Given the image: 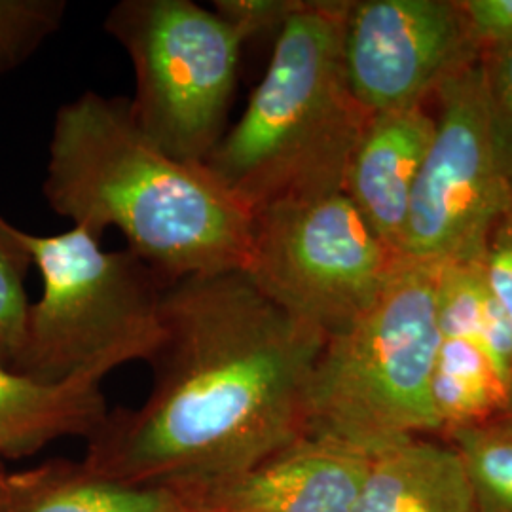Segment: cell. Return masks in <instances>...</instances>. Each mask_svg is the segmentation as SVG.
<instances>
[{
	"label": "cell",
	"instance_id": "52a82bcc",
	"mask_svg": "<svg viewBox=\"0 0 512 512\" xmlns=\"http://www.w3.org/2000/svg\"><path fill=\"white\" fill-rule=\"evenodd\" d=\"M403 262L336 190L255 213L243 274L279 310L329 338L376 302Z\"/></svg>",
	"mask_w": 512,
	"mask_h": 512
},
{
	"label": "cell",
	"instance_id": "d6986e66",
	"mask_svg": "<svg viewBox=\"0 0 512 512\" xmlns=\"http://www.w3.org/2000/svg\"><path fill=\"white\" fill-rule=\"evenodd\" d=\"M495 143L512 194V44L482 55Z\"/></svg>",
	"mask_w": 512,
	"mask_h": 512
},
{
	"label": "cell",
	"instance_id": "9c48e42d",
	"mask_svg": "<svg viewBox=\"0 0 512 512\" xmlns=\"http://www.w3.org/2000/svg\"><path fill=\"white\" fill-rule=\"evenodd\" d=\"M342 55L349 90L368 116L423 105L482 57L456 0L348 2Z\"/></svg>",
	"mask_w": 512,
	"mask_h": 512
},
{
	"label": "cell",
	"instance_id": "3957f363",
	"mask_svg": "<svg viewBox=\"0 0 512 512\" xmlns=\"http://www.w3.org/2000/svg\"><path fill=\"white\" fill-rule=\"evenodd\" d=\"M346 0H298L238 122L205 160L251 215L342 190L370 116L349 90Z\"/></svg>",
	"mask_w": 512,
	"mask_h": 512
},
{
	"label": "cell",
	"instance_id": "8fae6325",
	"mask_svg": "<svg viewBox=\"0 0 512 512\" xmlns=\"http://www.w3.org/2000/svg\"><path fill=\"white\" fill-rule=\"evenodd\" d=\"M433 133L435 118L423 105L370 116L346 169L342 190L374 234L399 256Z\"/></svg>",
	"mask_w": 512,
	"mask_h": 512
},
{
	"label": "cell",
	"instance_id": "603a6c76",
	"mask_svg": "<svg viewBox=\"0 0 512 512\" xmlns=\"http://www.w3.org/2000/svg\"><path fill=\"white\" fill-rule=\"evenodd\" d=\"M499 418L512 423V376L511 382H509V391H507V406H505V412Z\"/></svg>",
	"mask_w": 512,
	"mask_h": 512
},
{
	"label": "cell",
	"instance_id": "5b68a950",
	"mask_svg": "<svg viewBox=\"0 0 512 512\" xmlns=\"http://www.w3.org/2000/svg\"><path fill=\"white\" fill-rule=\"evenodd\" d=\"M42 277L29 308L25 346L14 370L57 382L105 376L131 361H150L164 340L167 281L126 249L109 251L84 226L52 236L19 230Z\"/></svg>",
	"mask_w": 512,
	"mask_h": 512
},
{
	"label": "cell",
	"instance_id": "2e32d148",
	"mask_svg": "<svg viewBox=\"0 0 512 512\" xmlns=\"http://www.w3.org/2000/svg\"><path fill=\"white\" fill-rule=\"evenodd\" d=\"M448 433L471 480L476 511L512 512V423L495 418Z\"/></svg>",
	"mask_w": 512,
	"mask_h": 512
},
{
	"label": "cell",
	"instance_id": "44dd1931",
	"mask_svg": "<svg viewBox=\"0 0 512 512\" xmlns=\"http://www.w3.org/2000/svg\"><path fill=\"white\" fill-rule=\"evenodd\" d=\"M476 260L488 291L512 327V205L492 226Z\"/></svg>",
	"mask_w": 512,
	"mask_h": 512
},
{
	"label": "cell",
	"instance_id": "9a60e30c",
	"mask_svg": "<svg viewBox=\"0 0 512 512\" xmlns=\"http://www.w3.org/2000/svg\"><path fill=\"white\" fill-rule=\"evenodd\" d=\"M431 395L442 431L495 420L507 406V385L484 349L452 336H440Z\"/></svg>",
	"mask_w": 512,
	"mask_h": 512
},
{
	"label": "cell",
	"instance_id": "5bb4252c",
	"mask_svg": "<svg viewBox=\"0 0 512 512\" xmlns=\"http://www.w3.org/2000/svg\"><path fill=\"white\" fill-rule=\"evenodd\" d=\"M183 497L167 488L129 486L80 469H54L8 478L0 512H184Z\"/></svg>",
	"mask_w": 512,
	"mask_h": 512
},
{
	"label": "cell",
	"instance_id": "ac0fdd59",
	"mask_svg": "<svg viewBox=\"0 0 512 512\" xmlns=\"http://www.w3.org/2000/svg\"><path fill=\"white\" fill-rule=\"evenodd\" d=\"M65 12V0H0V74L35 54L59 29Z\"/></svg>",
	"mask_w": 512,
	"mask_h": 512
},
{
	"label": "cell",
	"instance_id": "ffe728a7",
	"mask_svg": "<svg viewBox=\"0 0 512 512\" xmlns=\"http://www.w3.org/2000/svg\"><path fill=\"white\" fill-rule=\"evenodd\" d=\"M298 0H215L213 10L249 44L256 38L279 35Z\"/></svg>",
	"mask_w": 512,
	"mask_h": 512
},
{
	"label": "cell",
	"instance_id": "8992f818",
	"mask_svg": "<svg viewBox=\"0 0 512 512\" xmlns=\"http://www.w3.org/2000/svg\"><path fill=\"white\" fill-rule=\"evenodd\" d=\"M105 31L131 59L139 128L173 158L205 164L228 131L245 48L238 33L194 0H122Z\"/></svg>",
	"mask_w": 512,
	"mask_h": 512
},
{
	"label": "cell",
	"instance_id": "4fadbf2b",
	"mask_svg": "<svg viewBox=\"0 0 512 512\" xmlns=\"http://www.w3.org/2000/svg\"><path fill=\"white\" fill-rule=\"evenodd\" d=\"M353 512H478L454 446L412 439L370 459Z\"/></svg>",
	"mask_w": 512,
	"mask_h": 512
},
{
	"label": "cell",
	"instance_id": "7c38bea8",
	"mask_svg": "<svg viewBox=\"0 0 512 512\" xmlns=\"http://www.w3.org/2000/svg\"><path fill=\"white\" fill-rule=\"evenodd\" d=\"M103 380H38L0 365V454H31L61 437H90L109 416Z\"/></svg>",
	"mask_w": 512,
	"mask_h": 512
},
{
	"label": "cell",
	"instance_id": "7a4b0ae2",
	"mask_svg": "<svg viewBox=\"0 0 512 512\" xmlns=\"http://www.w3.org/2000/svg\"><path fill=\"white\" fill-rule=\"evenodd\" d=\"M42 188L73 226L118 230L167 283L247 264L253 215L205 164L158 147L126 97L84 92L59 107Z\"/></svg>",
	"mask_w": 512,
	"mask_h": 512
},
{
	"label": "cell",
	"instance_id": "cb8c5ba5",
	"mask_svg": "<svg viewBox=\"0 0 512 512\" xmlns=\"http://www.w3.org/2000/svg\"><path fill=\"white\" fill-rule=\"evenodd\" d=\"M184 512H190V511H188V509H186V511H184Z\"/></svg>",
	"mask_w": 512,
	"mask_h": 512
},
{
	"label": "cell",
	"instance_id": "30bf717a",
	"mask_svg": "<svg viewBox=\"0 0 512 512\" xmlns=\"http://www.w3.org/2000/svg\"><path fill=\"white\" fill-rule=\"evenodd\" d=\"M370 459L308 433L238 475L179 495L190 512H353Z\"/></svg>",
	"mask_w": 512,
	"mask_h": 512
},
{
	"label": "cell",
	"instance_id": "6da1fadb",
	"mask_svg": "<svg viewBox=\"0 0 512 512\" xmlns=\"http://www.w3.org/2000/svg\"><path fill=\"white\" fill-rule=\"evenodd\" d=\"M164 340L139 408H118L84 469L177 494L217 482L308 435L325 336L279 310L243 272L167 283Z\"/></svg>",
	"mask_w": 512,
	"mask_h": 512
},
{
	"label": "cell",
	"instance_id": "ba28073f",
	"mask_svg": "<svg viewBox=\"0 0 512 512\" xmlns=\"http://www.w3.org/2000/svg\"><path fill=\"white\" fill-rule=\"evenodd\" d=\"M439 116L412 194L404 260L444 266L476 260L512 205L495 143L482 57L444 80Z\"/></svg>",
	"mask_w": 512,
	"mask_h": 512
},
{
	"label": "cell",
	"instance_id": "e0dca14e",
	"mask_svg": "<svg viewBox=\"0 0 512 512\" xmlns=\"http://www.w3.org/2000/svg\"><path fill=\"white\" fill-rule=\"evenodd\" d=\"M31 264L18 228L0 217V365L10 368L25 346L31 308L25 275Z\"/></svg>",
	"mask_w": 512,
	"mask_h": 512
},
{
	"label": "cell",
	"instance_id": "277c9868",
	"mask_svg": "<svg viewBox=\"0 0 512 512\" xmlns=\"http://www.w3.org/2000/svg\"><path fill=\"white\" fill-rule=\"evenodd\" d=\"M439 272L404 260L376 302L325 340L311 374L308 433L374 458L420 433L442 431L431 395Z\"/></svg>",
	"mask_w": 512,
	"mask_h": 512
},
{
	"label": "cell",
	"instance_id": "7402d4cb",
	"mask_svg": "<svg viewBox=\"0 0 512 512\" xmlns=\"http://www.w3.org/2000/svg\"><path fill=\"white\" fill-rule=\"evenodd\" d=\"M480 54L512 44V0H456Z\"/></svg>",
	"mask_w": 512,
	"mask_h": 512
}]
</instances>
